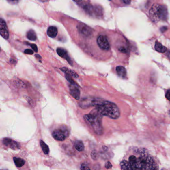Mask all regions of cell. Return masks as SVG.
<instances>
[{
  "mask_svg": "<svg viewBox=\"0 0 170 170\" xmlns=\"http://www.w3.org/2000/svg\"><path fill=\"white\" fill-rule=\"evenodd\" d=\"M151 158L145 151L137 149L121 162V170H146Z\"/></svg>",
  "mask_w": 170,
  "mask_h": 170,
  "instance_id": "1",
  "label": "cell"
},
{
  "mask_svg": "<svg viewBox=\"0 0 170 170\" xmlns=\"http://www.w3.org/2000/svg\"><path fill=\"white\" fill-rule=\"evenodd\" d=\"M95 107V110L101 115L106 116L111 119H117L120 116V110L117 105L109 101L99 99Z\"/></svg>",
  "mask_w": 170,
  "mask_h": 170,
  "instance_id": "2",
  "label": "cell"
},
{
  "mask_svg": "<svg viewBox=\"0 0 170 170\" xmlns=\"http://www.w3.org/2000/svg\"><path fill=\"white\" fill-rule=\"evenodd\" d=\"M102 116L100 113L94 109L91 113L84 116V119L88 125L91 126L95 133L100 135L102 133Z\"/></svg>",
  "mask_w": 170,
  "mask_h": 170,
  "instance_id": "3",
  "label": "cell"
},
{
  "mask_svg": "<svg viewBox=\"0 0 170 170\" xmlns=\"http://www.w3.org/2000/svg\"><path fill=\"white\" fill-rule=\"evenodd\" d=\"M150 18L153 22H157L160 20H166L168 18V11L166 6L155 4L150 9Z\"/></svg>",
  "mask_w": 170,
  "mask_h": 170,
  "instance_id": "4",
  "label": "cell"
},
{
  "mask_svg": "<svg viewBox=\"0 0 170 170\" xmlns=\"http://www.w3.org/2000/svg\"><path fill=\"white\" fill-rule=\"evenodd\" d=\"M52 135L57 141H64L68 136V131L64 129H57L53 131Z\"/></svg>",
  "mask_w": 170,
  "mask_h": 170,
  "instance_id": "5",
  "label": "cell"
},
{
  "mask_svg": "<svg viewBox=\"0 0 170 170\" xmlns=\"http://www.w3.org/2000/svg\"><path fill=\"white\" fill-rule=\"evenodd\" d=\"M97 42L99 47L103 50L108 51L110 49V44L106 36L101 35L97 39Z\"/></svg>",
  "mask_w": 170,
  "mask_h": 170,
  "instance_id": "6",
  "label": "cell"
},
{
  "mask_svg": "<svg viewBox=\"0 0 170 170\" xmlns=\"http://www.w3.org/2000/svg\"><path fill=\"white\" fill-rule=\"evenodd\" d=\"M77 28L79 33L85 37H89L93 33L92 29L85 24H79Z\"/></svg>",
  "mask_w": 170,
  "mask_h": 170,
  "instance_id": "7",
  "label": "cell"
},
{
  "mask_svg": "<svg viewBox=\"0 0 170 170\" xmlns=\"http://www.w3.org/2000/svg\"><path fill=\"white\" fill-rule=\"evenodd\" d=\"M0 34L4 39H8L9 38V32L7 24L3 18L0 20Z\"/></svg>",
  "mask_w": 170,
  "mask_h": 170,
  "instance_id": "8",
  "label": "cell"
},
{
  "mask_svg": "<svg viewBox=\"0 0 170 170\" xmlns=\"http://www.w3.org/2000/svg\"><path fill=\"white\" fill-rule=\"evenodd\" d=\"M3 142L4 144L5 145V146L9 147L14 150L18 149L20 147V145L18 143L16 142L13 140L9 139V138H5L3 139Z\"/></svg>",
  "mask_w": 170,
  "mask_h": 170,
  "instance_id": "9",
  "label": "cell"
},
{
  "mask_svg": "<svg viewBox=\"0 0 170 170\" xmlns=\"http://www.w3.org/2000/svg\"><path fill=\"white\" fill-rule=\"evenodd\" d=\"M70 93L72 97L76 99L79 100L80 98L81 92L77 87V85H75L70 84Z\"/></svg>",
  "mask_w": 170,
  "mask_h": 170,
  "instance_id": "10",
  "label": "cell"
},
{
  "mask_svg": "<svg viewBox=\"0 0 170 170\" xmlns=\"http://www.w3.org/2000/svg\"><path fill=\"white\" fill-rule=\"evenodd\" d=\"M57 52L59 56L61 57L62 58L65 59L66 60L68 61V63L72 65V62L70 58V57L68 54V52L66 50L62 48H58L57 50Z\"/></svg>",
  "mask_w": 170,
  "mask_h": 170,
  "instance_id": "11",
  "label": "cell"
},
{
  "mask_svg": "<svg viewBox=\"0 0 170 170\" xmlns=\"http://www.w3.org/2000/svg\"><path fill=\"white\" fill-rule=\"evenodd\" d=\"M116 71L119 77L123 79H125L126 78L127 72L126 69L124 67L122 66H117L116 68Z\"/></svg>",
  "mask_w": 170,
  "mask_h": 170,
  "instance_id": "12",
  "label": "cell"
},
{
  "mask_svg": "<svg viewBox=\"0 0 170 170\" xmlns=\"http://www.w3.org/2000/svg\"><path fill=\"white\" fill-rule=\"evenodd\" d=\"M58 33L57 28L55 26H50L48 29L47 33L48 37L51 38H55L57 37Z\"/></svg>",
  "mask_w": 170,
  "mask_h": 170,
  "instance_id": "13",
  "label": "cell"
},
{
  "mask_svg": "<svg viewBox=\"0 0 170 170\" xmlns=\"http://www.w3.org/2000/svg\"><path fill=\"white\" fill-rule=\"evenodd\" d=\"M146 170H159L158 165L152 157L148 164Z\"/></svg>",
  "mask_w": 170,
  "mask_h": 170,
  "instance_id": "14",
  "label": "cell"
},
{
  "mask_svg": "<svg viewBox=\"0 0 170 170\" xmlns=\"http://www.w3.org/2000/svg\"><path fill=\"white\" fill-rule=\"evenodd\" d=\"M155 49L159 53H164L166 52V51L167 50V48L165 46H163L160 42H158L157 41L155 42Z\"/></svg>",
  "mask_w": 170,
  "mask_h": 170,
  "instance_id": "15",
  "label": "cell"
},
{
  "mask_svg": "<svg viewBox=\"0 0 170 170\" xmlns=\"http://www.w3.org/2000/svg\"><path fill=\"white\" fill-rule=\"evenodd\" d=\"M60 69L62 71L65 73V74H68L71 75L72 77H74V78H78L79 77V75H77L75 72L71 70H70L68 68L63 67V68H61Z\"/></svg>",
  "mask_w": 170,
  "mask_h": 170,
  "instance_id": "16",
  "label": "cell"
},
{
  "mask_svg": "<svg viewBox=\"0 0 170 170\" xmlns=\"http://www.w3.org/2000/svg\"><path fill=\"white\" fill-rule=\"evenodd\" d=\"M75 148L77 151L79 152H82L84 150V145L82 141L77 140L75 143Z\"/></svg>",
  "mask_w": 170,
  "mask_h": 170,
  "instance_id": "17",
  "label": "cell"
},
{
  "mask_svg": "<svg viewBox=\"0 0 170 170\" xmlns=\"http://www.w3.org/2000/svg\"><path fill=\"white\" fill-rule=\"evenodd\" d=\"M27 37L29 40H32V41H35L37 39L36 34L35 33L34 30H33L32 29L29 30V31L27 32Z\"/></svg>",
  "mask_w": 170,
  "mask_h": 170,
  "instance_id": "18",
  "label": "cell"
},
{
  "mask_svg": "<svg viewBox=\"0 0 170 170\" xmlns=\"http://www.w3.org/2000/svg\"><path fill=\"white\" fill-rule=\"evenodd\" d=\"M14 161L15 165L18 167H22L25 164V161L20 158L14 157Z\"/></svg>",
  "mask_w": 170,
  "mask_h": 170,
  "instance_id": "19",
  "label": "cell"
},
{
  "mask_svg": "<svg viewBox=\"0 0 170 170\" xmlns=\"http://www.w3.org/2000/svg\"><path fill=\"white\" fill-rule=\"evenodd\" d=\"M40 145L41 147H42V151H43L44 153L45 154H46V155L49 153V147H48V145L46 144V143L44 142V141H42V140H40Z\"/></svg>",
  "mask_w": 170,
  "mask_h": 170,
  "instance_id": "20",
  "label": "cell"
},
{
  "mask_svg": "<svg viewBox=\"0 0 170 170\" xmlns=\"http://www.w3.org/2000/svg\"><path fill=\"white\" fill-rule=\"evenodd\" d=\"M65 77H66V80L70 83V84H76V83L74 82V81L73 80V79H72L71 75L68 74H65Z\"/></svg>",
  "mask_w": 170,
  "mask_h": 170,
  "instance_id": "21",
  "label": "cell"
},
{
  "mask_svg": "<svg viewBox=\"0 0 170 170\" xmlns=\"http://www.w3.org/2000/svg\"><path fill=\"white\" fill-rule=\"evenodd\" d=\"M81 170H91L87 165L84 164H82L81 165Z\"/></svg>",
  "mask_w": 170,
  "mask_h": 170,
  "instance_id": "22",
  "label": "cell"
},
{
  "mask_svg": "<svg viewBox=\"0 0 170 170\" xmlns=\"http://www.w3.org/2000/svg\"><path fill=\"white\" fill-rule=\"evenodd\" d=\"M97 154L95 151H94L91 153V157L93 160H96L97 158Z\"/></svg>",
  "mask_w": 170,
  "mask_h": 170,
  "instance_id": "23",
  "label": "cell"
},
{
  "mask_svg": "<svg viewBox=\"0 0 170 170\" xmlns=\"http://www.w3.org/2000/svg\"><path fill=\"white\" fill-rule=\"evenodd\" d=\"M31 46L33 50L35 51V52H38V47H37V46L36 44H31Z\"/></svg>",
  "mask_w": 170,
  "mask_h": 170,
  "instance_id": "24",
  "label": "cell"
},
{
  "mask_svg": "<svg viewBox=\"0 0 170 170\" xmlns=\"http://www.w3.org/2000/svg\"><path fill=\"white\" fill-rule=\"evenodd\" d=\"M25 53H26L27 54H29V55H31L33 53V51L31 49H27L24 51Z\"/></svg>",
  "mask_w": 170,
  "mask_h": 170,
  "instance_id": "25",
  "label": "cell"
},
{
  "mask_svg": "<svg viewBox=\"0 0 170 170\" xmlns=\"http://www.w3.org/2000/svg\"><path fill=\"white\" fill-rule=\"evenodd\" d=\"M165 97L167 100H168L169 101H170V89L167 90L166 95H165Z\"/></svg>",
  "mask_w": 170,
  "mask_h": 170,
  "instance_id": "26",
  "label": "cell"
},
{
  "mask_svg": "<svg viewBox=\"0 0 170 170\" xmlns=\"http://www.w3.org/2000/svg\"><path fill=\"white\" fill-rule=\"evenodd\" d=\"M112 165L111 163L109 161H108L105 164V167L106 169H110L111 168Z\"/></svg>",
  "mask_w": 170,
  "mask_h": 170,
  "instance_id": "27",
  "label": "cell"
},
{
  "mask_svg": "<svg viewBox=\"0 0 170 170\" xmlns=\"http://www.w3.org/2000/svg\"><path fill=\"white\" fill-rule=\"evenodd\" d=\"M121 1L124 4H126V5H129L131 3V0H121Z\"/></svg>",
  "mask_w": 170,
  "mask_h": 170,
  "instance_id": "28",
  "label": "cell"
},
{
  "mask_svg": "<svg viewBox=\"0 0 170 170\" xmlns=\"http://www.w3.org/2000/svg\"><path fill=\"white\" fill-rule=\"evenodd\" d=\"M167 29V28L166 26H164L163 28H161V30L162 32H164V31H166V30Z\"/></svg>",
  "mask_w": 170,
  "mask_h": 170,
  "instance_id": "29",
  "label": "cell"
},
{
  "mask_svg": "<svg viewBox=\"0 0 170 170\" xmlns=\"http://www.w3.org/2000/svg\"><path fill=\"white\" fill-rule=\"evenodd\" d=\"M73 1L76 3H79V2H82L83 0H73Z\"/></svg>",
  "mask_w": 170,
  "mask_h": 170,
  "instance_id": "30",
  "label": "cell"
},
{
  "mask_svg": "<svg viewBox=\"0 0 170 170\" xmlns=\"http://www.w3.org/2000/svg\"><path fill=\"white\" fill-rule=\"evenodd\" d=\"M36 57L37 58H41V56H40V55H38V54H36Z\"/></svg>",
  "mask_w": 170,
  "mask_h": 170,
  "instance_id": "31",
  "label": "cell"
},
{
  "mask_svg": "<svg viewBox=\"0 0 170 170\" xmlns=\"http://www.w3.org/2000/svg\"><path fill=\"white\" fill-rule=\"evenodd\" d=\"M8 1H9V2H15V1H18V0H8Z\"/></svg>",
  "mask_w": 170,
  "mask_h": 170,
  "instance_id": "32",
  "label": "cell"
},
{
  "mask_svg": "<svg viewBox=\"0 0 170 170\" xmlns=\"http://www.w3.org/2000/svg\"><path fill=\"white\" fill-rule=\"evenodd\" d=\"M169 115H170V112H169Z\"/></svg>",
  "mask_w": 170,
  "mask_h": 170,
  "instance_id": "33",
  "label": "cell"
},
{
  "mask_svg": "<svg viewBox=\"0 0 170 170\" xmlns=\"http://www.w3.org/2000/svg\"><path fill=\"white\" fill-rule=\"evenodd\" d=\"M109 1H111V0H109Z\"/></svg>",
  "mask_w": 170,
  "mask_h": 170,
  "instance_id": "34",
  "label": "cell"
}]
</instances>
